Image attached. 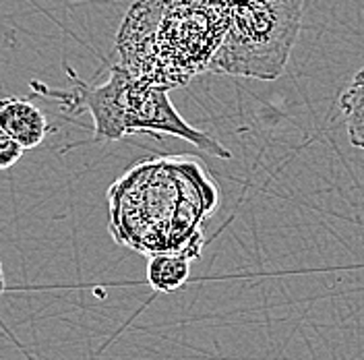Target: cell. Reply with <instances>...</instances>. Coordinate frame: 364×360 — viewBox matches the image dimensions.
<instances>
[{
	"instance_id": "ba28073f",
	"label": "cell",
	"mask_w": 364,
	"mask_h": 360,
	"mask_svg": "<svg viewBox=\"0 0 364 360\" xmlns=\"http://www.w3.org/2000/svg\"><path fill=\"white\" fill-rule=\"evenodd\" d=\"M4 292V273H2V261H0V294Z\"/></svg>"
},
{
	"instance_id": "7a4b0ae2",
	"label": "cell",
	"mask_w": 364,
	"mask_h": 360,
	"mask_svg": "<svg viewBox=\"0 0 364 360\" xmlns=\"http://www.w3.org/2000/svg\"><path fill=\"white\" fill-rule=\"evenodd\" d=\"M306 0H230V19L209 73L273 81L294 50Z\"/></svg>"
},
{
	"instance_id": "5b68a950",
	"label": "cell",
	"mask_w": 364,
	"mask_h": 360,
	"mask_svg": "<svg viewBox=\"0 0 364 360\" xmlns=\"http://www.w3.org/2000/svg\"><path fill=\"white\" fill-rule=\"evenodd\" d=\"M191 275V257L184 253H151L147 259V282L156 292H176Z\"/></svg>"
},
{
	"instance_id": "8992f818",
	"label": "cell",
	"mask_w": 364,
	"mask_h": 360,
	"mask_svg": "<svg viewBox=\"0 0 364 360\" xmlns=\"http://www.w3.org/2000/svg\"><path fill=\"white\" fill-rule=\"evenodd\" d=\"M338 102L350 143L364 152V67L354 73Z\"/></svg>"
},
{
	"instance_id": "52a82bcc",
	"label": "cell",
	"mask_w": 364,
	"mask_h": 360,
	"mask_svg": "<svg viewBox=\"0 0 364 360\" xmlns=\"http://www.w3.org/2000/svg\"><path fill=\"white\" fill-rule=\"evenodd\" d=\"M23 154H25V149H23L21 145L9 133H4L0 129V172L13 168L23 158Z\"/></svg>"
},
{
	"instance_id": "277c9868",
	"label": "cell",
	"mask_w": 364,
	"mask_h": 360,
	"mask_svg": "<svg viewBox=\"0 0 364 360\" xmlns=\"http://www.w3.org/2000/svg\"><path fill=\"white\" fill-rule=\"evenodd\" d=\"M0 129L13 137L23 149L42 145L48 133H52L42 108L23 97H0Z\"/></svg>"
},
{
	"instance_id": "3957f363",
	"label": "cell",
	"mask_w": 364,
	"mask_h": 360,
	"mask_svg": "<svg viewBox=\"0 0 364 360\" xmlns=\"http://www.w3.org/2000/svg\"><path fill=\"white\" fill-rule=\"evenodd\" d=\"M120 133L122 139L136 133H154V135H172L184 139L199 147L207 156L230 159L232 154L220 141L211 135L191 127L174 104L170 102V91L145 83L129 73V81L122 95L120 106Z\"/></svg>"
},
{
	"instance_id": "6da1fadb",
	"label": "cell",
	"mask_w": 364,
	"mask_h": 360,
	"mask_svg": "<svg viewBox=\"0 0 364 360\" xmlns=\"http://www.w3.org/2000/svg\"><path fill=\"white\" fill-rule=\"evenodd\" d=\"M228 19L230 0H135L116 33L118 65L145 83L184 88L209 73Z\"/></svg>"
}]
</instances>
